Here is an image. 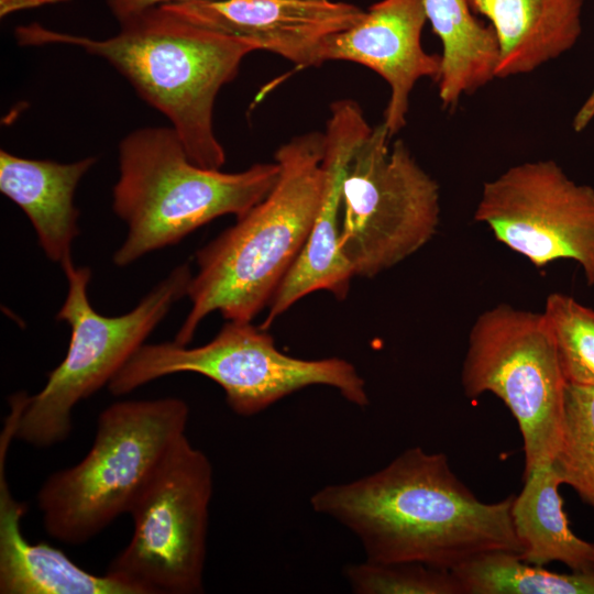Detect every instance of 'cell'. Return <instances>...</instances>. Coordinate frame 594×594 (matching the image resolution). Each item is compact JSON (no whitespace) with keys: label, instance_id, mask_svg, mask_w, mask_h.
Masks as SVG:
<instances>
[{"label":"cell","instance_id":"obj_25","mask_svg":"<svg viewBox=\"0 0 594 594\" xmlns=\"http://www.w3.org/2000/svg\"><path fill=\"white\" fill-rule=\"evenodd\" d=\"M594 119V86L587 96V98L584 100L582 106L576 111L573 122H572V129L580 133L586 129V127L593 121Z\"/></svg>","mask_w":594,"mask_h":594},{"label":"cell","instance_id":"obj_2","mask_svg":"<svg viewBox=\"0 0 594 594\" xmlns=\"http://www.w3.org/2000/svg\"><path fill=\"white\" fill-rule=\"evenodd\" d=\"M119 26L117 34L106 38L38 23L20 25L14 34L23 46L69 45L102 58L168 119L194 163L220 169L226 152L213 129L216 99L255 46L195 25L163 6L132 15Z\"/></svg>","mask_w":594,"mask_h":594},{"label":"cell","instance_id":"obj_7","mask_svg":"<svg viewBox=\"0 0 594 594\" xmlns=\"http://www.w3.org/2000/svg\"><path fill=\"white\" fill-rule=\"evenodd\" d=\"M197 373L217 383L231 410L254 416L282 398L309 386L337 389L358 407L370 403L365 382L340 358L304 360L280 352L267 330L251 321L229 320L208 343L186 348L173 342L143 344L108 389L116 396L176 373Z\"/></svg>","mask_w":594,"mask_h":594},{"label":"cell","instance_id":"obj_26","mask_svg":"<svg viewBox=\"0 0 594 594\" xmlns=\"http://www.w3.org/2000/svg\"><path fill=\"white\" fill-rule=\"evenodd\" d=\"M68 0H0V15L4 18L19 10L55 4Z\"/></svg>","mask_w":594,"mask_h":594},{"label":"cell","instance_id":"obj_6","mask_svg":"<svg viewBox=\"0 0 594 594\" xmlns=\"http://www.w3.org/2000/svg\"><path fill=\"white\" fill-rule=\"evenodd\" d=\"M62 268L68 290L56 319L67 322L72 330L66 356L50 372L37 394H15L20 404L15 438L36 448L54 446L68 437L74 407L110 383L172 306L187 295L193 276L188 264H182L131 311L107 317L89 302L91 271L75 266L72 258Z\"/></svg>","mask_w":594,"mask_h":594},{"label":"cell","instance_id":"obj_27","mask_svg":"<svg viewBox=\"0 0 594 594\" xmlns=\"http://www.w3.org/2000/svg\"><path fill=\"white\" fill-rule=\"evenodd\" d=\"M594 571V570H593Z\"/></svg>","mask_w":594,"mask_h":594},{"label":"cell","instance_id":"obj_4","mask_svg":"<svg viewBox=\"0 0 594 594\" xmlns=\"http://www.w3.org/2000/svg\"><path fill=\"white\" fill-rule=\"evenodd\" d=\"M118 161L112 209L128 227L113 255L118 266L174 245L219 217L241 218L267 196L279 175L276 162L237 173L199 166L172 127L131 131L119 143Z\"/></svg>","mask_w":594,"mask_h":594},{"label":"cell","instance_id":"obj_1","mask_svg":"<svg viewBox=\"0 0 594 594\" xmlns=\"http://www.w3.org/2000/svg\"><path fill=\"white\" fill-rule=\"evenodd\" d=\"M514 498L482 502L446 454L414 447L372 474L323 486L309 503L350 530L366 560L451 571L488 551L524 552L513 525Z\"/></svg>","mask_w":594,"mask_h":594},{"label":"cell","instance_id":"obj_9","mask_svg":"<svg viewBox=\"0 0 594 594\" xmlns=\"http://www.w3.org/2000/svg\"><path fill=\"white\" fill-rule=\"evenodd\" d=\"M383 123L352 157L342 187L341 250L354 275L373 277L411 256L437 233L440 187Z\"/></svg>","mask_w":594,"mask_h":594},{"label":"cell","instance_id":"obj_21","mask_svg":"<svg viewBox=\"0 0 594 594\" xmlns=\"http://www.w3.org/2000/svg\"><path fill=\"white\" fill-rule=\"evenodd\" d=\"M551 464L594 510V387L566 384L563 433Z\"/></svg>","mask_w":594,"mask_h":594},{"label":"cell","instance_id":"obj_16","mask_svg":"<svg viewBox=\"0 0 594 594\" xmlns=\"http://www.w3.org/2000/svg\"><path fill=\"white\" fill-rule=\"evenodd\" d=\"M498 46L495 78L535 72L569 52L582 33L583 0H466Z\"/></svg>","mask_w":594,"mask_h":594},{"label":"cell","instance_id":"obj_24","mask_svg":"<svg viewBox=\"0 0 594 594\" xmlns=\"http://www.w3.org/2000/svg\"><path fill=\"white\" fill-rule=\"evenodd\" d=\"M111 14L119 22L147 9L184 0H105Z\"/></svg>","mask_w":594,"mask_h":594},{"label":"cell","instance_id":"obj_11","mask_svg":"<svg viewBox=\"0 0 594 594\" xmlns=\"http://www.w3.org/2000/svg\"><path fill=\"white\" fill-rule=\"evenodd\" d=\"M474 220L536 267L576 262L594 286V188L556 161L516 164L484 183Z\"/></svg>","mask_w":594,"mask_h":594},{"label":"cell","instance_id":"obj_3","mask_svg":"<svg viewBox=\"0 0 594 594\" xmlns=\"http://www.w3.org/2000/svg\"><path fill=\"white\" fill-rule=\"evenodd\" d=\"M323 132L292 138L275 152L279 175L267 196L196 253L191 302L174 342L187 345L205 317L218 310L252 321L268 306L316 221L324 174Z\"/></svg>","mask_w":594,"mask_h":594},{"label":"cell","instance_id":"obj_12","mask_svg":"<svg viewBox=\"0 0 594 594\" xmlns=\"http://www.w3.org/2000/svg\"><path fill=\"white\" fill-rule=\"evenodd\" d=\"M372 129L356 101L331 103L323 132L320 208L306 243L268 304L262 329L268 330L276 318L310 293L327 290L338 299L346 297L354 273L340 244L342 187L352 157Z\"/></svg>","mask_w":594,"mask_h":594},{"label":"cell","instance_id":"obj_23","mask_svg":"<svg viewBox=\"0 0 594 594\" xmlns=\"http://www.w3.org/2000/svg\"><path fill=\"white\" fill-rule=\"evenodd\" d=\"M343 575L356 594H463L452 571L419 562L348 564Z\"/></svg>","mask_w":594,"mask_h":594},{"label":"cell","instance_id":"obj_8","mask_svg":"<svg viewBox=\"0 0 594 594\" xmlns=\"http://www.w3.org/2000/svg\"><path fill=\"white\" fill-rule=\"evenodd\" d=\"M464 394L498 397L522 437L524 476L550 465L561 444L566 381L542 312L499 304L472 324L463 360Z\"/></svg>","mask_w":594,"mask_h":594},{"label":"cell","instance_id":"obj_5","mask_svg":"<svg viewBox=\"0 0 594 594\" xmlns=\"http://www.w3.org/2000/svg\"><path fill=\"white\" fill-rule=\"evenodd\" d=\"M189 407L180 398L117 402L103 409L94 443L77 464L50 475L37 493L46 532L84 543L133 504L183 437Z\"/></svg>","mask_w":594,"mask_h":594},{"label":"cell","instance_id":"obj_18","mask_svg":"<svg viewBox=\"0 0 594 594\" xmlns=\"http://www.w3.org/2000/svg\"><path fill=\"white\" fill-rule=\"evenodd\" d=\"M427 21L442 45L436 80L443 108L495 78L499 46L493 29L472 12L466 0H424Z\"/></svg>","mask_w":594,"mask_h":594},{"label":"cell","instance_id":"obj_22","mask_svg":"<svg viewBox=\"0 0 594 594\" xmlns=\"http://www.w3.org/2000/svg\"><path fill=\"white\" fill-rule=\"evenodd\" d=\"M542 314L566 383L594 387V309L572 296L552 293Z\"/></svg>","mask_w":594,"mask_h":594},{"label":"cell","instance_id":"obj_13","mask_svg":"<svg viewBox=\"0 0 594 594\" xmlns=\"http://www.w3.org/2000/svg\"><path fill=\"white\" fill-rule=\"evenodd\" d=\"M182 19L253 44L292 62L317 67L323 41L364 15L360 7L334 0H184L163 4Z\"/></svg>","mask_w":594,"mask_h":594},{"label":"cell","instance_id":"obj_19","mask_svg":"<svg viewBox=\"0 0 594 594\" xmlns=\"http://www.w3.org/2000/svg\"><path fill=\"white\" fill-rule=\"evenodd\" d=\"M524 479L512 506L514 529L524 547L520 558L539 566L561 562L572 571L594 572V543L570 528L559 494L562 482L552 464Z\"/></svg>","mask_w":594,"mask_h":594},{"label":"cell","instance_id":"obj_15","mask_svg":"<svg viewBox=\"0 0 594 594\" xmlns=\"http://www.w3.org/2000/svg\"><path fill=\"white\" fill-rule=\"evenodd\" d=\"M9 443L0 442V593L1 594H144L110 573L95 575L64 552L23 536L24 508L14 501L6 480Z\"/></svg>","mask_w":594,"mask_h":594},{"label":"cell","instance_id":"obj_10","mask_svg":"<svg viewBox=\"0 0 594 594\" xmlns=\"http://www.w3.org/2000/svg\"><path fill=\"white\" fill-rule=\"evenodd\" d=\"M212 486L209 458L184 435L133 504L131 540L107 572L144 594L201 593Z\"/></svg>","mask_w":594,"mask_h":594},{"label":"cell","instance_id":"obj_20","mask_svg":"<svg viewBox=\"0 0 594 594\" xmlns=\"http://www.w3.org/2000/svg\"><path fill=\"white\" fill-rule=\"evenodd\" d=\"M451 571L463 594H594V572H551L507 550L479 554Z\"/></svg>","mask_w":594,"mask_h":594},{"label":"cell","instance_id":"obj_14","mask_svg":"<svg viewBox=\"0 0 594 594\" xmlns=\"http://www.w3.org/2000/svg\"><path fill=\"white\" fill-rule=\"evenodd\" d=\"M427 21L424 0H381L353 26L327 37L320 61L363 65L389 86L383 124L392 139L406 125L409 97L424 78L437 80L441 55L428 53L421 43Z\"/></svg>","mask_w":594,"mask_h":594},{"label":"cell","instance_id":"obj_17","mask_svg":"<svg viewBox=\"0 0 594 594\" xmlns=\"http://www.w3.org/2000/svg\"><path fill=\"white\" fill-rule=\"evenodd\" d=\"M96 162L95 156L61 163L0 151V191L26 215L45 255L61 266L72 258L79 233L76 188Z\"/></svg>","mask_w":594,"mask_h":594}]
</instances>
